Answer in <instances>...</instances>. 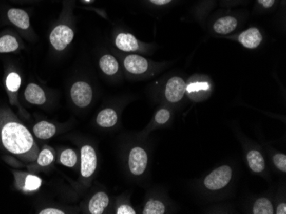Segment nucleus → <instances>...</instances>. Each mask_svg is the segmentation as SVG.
Wrapping results in <instances>:
<instances>
[{"label": "nucleus", "mask_w": 286, "mask_h": 214, "mask_svg": "<svg viewBox=\"0 0 286 214\" xmlns=\"http://www.w3.org/2000/svg\"><path fill=\"white\" fill-rule=\"evenodd\" d=\"M40 214H65V212L62 210L57 209V208H46L39 212Z\"/></svg>", "instance_id": "c756f323"}, {"label": "nucleus", "mask_w": 286, "mask_h": 214, "mask_svg": "<svg viewBox=\"0 0 286 214\" xmlns=\"http://www.w3.org/2000/svg\"><path fill=\"white\" fill-rule=\"evenodd\" d=\"M273 162L277 168L280 171L286 172V156L283 154H277L273 156Z\"/></svg>", "instance_id": "a878e982"}, {"label": "nucleus", "mask_w": 286, "mask_h": 214, "mask_svg": "<svg viewBox=\"0 0 286 214\" xmlns=\"http://www.w3.org/2000/svg\"><path fill=\"white\" fill-rule=\"evenodd\" d=\"M115 44L121 51H135L139 49L138 41L130 33H120L117 36Z\"/></svg>", "instance_id": "ddd939ff"}, {"label": "nucleus", "mask_w": 286, "mask_h": 214, "mask_svg": "<svg viewBox=\"0 0 286 214\" xmlns=\"http://www.w3.org/2000/svg\"><path fill=\"white\" fill-rule=\"evenodd\" d=\"M33 131L36 138L47 140L55 135L57 128L52 123L43 120L37 123L36 125H34Z\"/></svg>", "instance_id": "2eb2a0df"}, {"label": "nucleus", "mask_w": 286, "mask_h": 214, "mask_svg": "<svg viewBox=\"0 0 286 214\" xmlns=\"http://www.w3.org/2000/svg\"><path fill=\"white\" fill-rule=\"evenodd\" d=\"M19 48L16 38L12 35H5L0 38V53H9Z\"/></svg>", "instance_id": "aec40b11"}, {"label": "nucleus", "mask_w": 286, "mask_h": 214, "mask_svg": "<svg viewBox=\"0 0 286 214\" xmlns=\"http://www.w3.org/2000/svg\"><path fill=\"white\" fill-rule=\"evenodd\" d=\"M165 207L163 202L158 200H149L146 203L144 209L142 211L143 214H163L165 213Z\"/></svg>", "instance_id": "5701e85b"}, {"label": "nucleus", "mask_w": 286, "mask_h": 214, "mask_svg": "<svg viewBox=\"0 0 286 214\" xmlns=\"http://www.w3.org/2000/svg\"><path fill=\"white\" fill-rule=\"evenodd\" d=\"M13 175L15 186L23 192L37 191L42 187V179L36 175L18 171H14Z\"/></svg>", "instance_id": "39448f33"}, {"label": "nucleus", "mask_w": 286, "mask_h": 214, "mask_svg": "<svg viewBox=\"0 0 286 214\" xmlns=\"http://www.w3.org/2000/svg\"><path fill=\"white\" fill-rule=\"evenodd\" d=\"M96 121L101 127H112L117 124L118 115L116 111L112 109H106L99 113Z\"/></svg>", "instance_id": "f3484780"}, {"label": "nucleus", "mask_w": 286, "mask_h": 214, "mask_svg": "<svg viewBox=\"0 0 286 214\" xmlns=\"http://www.w3.org/2000/svg\"><path fill=\"white\" fill-rule=\"evenodd\" d=\"M240 43L247 49H255L260 46L262 41V35L257 28H251L242 32L239 35Z\"/></svg>", "instance_id": "9d476101"}, {"label": "nucleus", "mask_w": 286, "mask_h": 214, "mask_svg": "<svg viewBox=\"0 0 286 214\" xmlns=\"http://www.w3.org/2000/svg\"><path fill=\"white\" fill-rule=\"evenodd\" d=\"M209 88V84L206 82H201V83H195L191 84L188 87H186V90L188 92H198V91H204Z\"/></svg>", "instance_id": "cd10ccee"}, {"label": "nucleus", "mask_w": 286, "mask_h": 214, "mask_svg": "<svg viewBox=\"0 0 286 214\" xmlns=\"http://www.w3.org/2000/svg\"><path fill=\"white\" fill-rule=\"evenodd\" d=\"M247 159L249 166L254 173H261L265 169V161L259 151H250Z\"/></svg>", "instance_id": "a211bd4d"}, {"label": "nucleus", "mask_w": 286, "mask_h": 214, "mask_svg": "<svg viewBox=\"0 0 286 214\" xmlns=\"http://www.w3.org/2000/svg\"><path fill=\"white\" fill-rule=\"evenodd\" d=\"M124 67L127 71L134 74H144L148 69V62L147 60L141 56L130 55L124 59Z\"/></svg>", "instance_id": "1a4fd4ad"}, {"label": "nucleus", "mask_w": 286, "mask_h": 214, "mask_svg": "<svg viewBox=\"0 0 286 214\" xmlns=\"http://www.w3.org/2000/svg\"><path fill=\"white\" fill-rule=\"evenodd\" d=\"M170 113L167 110H160L155 115V121L158 124H165L170 120Z\"/></svg>", "instance_id": "bb28decb"}, {"label": "nucleus", "mask_w": 286, "mask_h": 214, "mask_svg": "<svg viewBox=\"0 0 286 214\" xmlns=\"http://www.w3.org/2000/svg\"><path fill=\"white\" fill-rule=\"evenodd\" d=\"M60 161L66 167H74L78 163V156L72 149H65L60 155Z\"/></svg>", "instance_id": "b1692460"}, {"label": "nucleus", "mask_w": 286, "mask_h": 214, "mask_svg": "<svg viewBox=\"0 0 286 214\" xmlns=\"http://www.w3.org/2000/svg\"><path fill=\"white\" fill-rule=\"evenodd\" d=\"M278 214H285L286 213V204L285 203H281L278 205L277 207V212Z\"/></svg>", "instance_id": "2f4dec72"}, {"label": "nucleus", "mask_w": 286, "mask_h": 214, "mask_svg": "<svg viewBox=\"0 0 286 214\" xmlns=\"http://www.w3.org/2000/svg\"><path fill=\"white\" fill-rule=\"evenodd\" d=\"M7 15L10 22L17 28L21 29H28L29 28V16L26 11L20 9H11L9 10Z\"/></svg>", "instance_id": "4468645a"}, {"label": "nucleus", "mask_w": 286, "mask_h": 214, "mask_svg": "<svg viewBox=\"0 0 286 214\" xmlns=\"http://www.w3.org/2000/svg\"><path fill=\"white\" fill-rule=\"evenodd\" d=\"M0 147L25 162L36 161L40 151L31 133L11 110H0Z\"/></svg>", "instance_id": "f257e3e1"}, {"label": "nucleus", "mask_w": 286, "mask_h": 214, "mask_svg": "<svg viewBox=\"0 0 286 214\" xmlns=\"http://www.w3.org/2000/svg\"><path fill=\"white\" fill-rule=\"evenodd\" d=\"M24 97L31 104L42 105L47 102V97L42 87L34 83H31L27 87L24 92Z\"/></svg>", "instance_id": "9b49d317"}, {"label": "nucleus", "mask_w": 286, "mask_h": 214, "mask_svg": "<svg viewBox=\"0 0 286 214\" xmlns=\"http://www.w3.org/2000/svg\"><path fill=\"white\" fill-rule=\"evenodd\" d=\"M147 154L144 148L135 147L129 152V168L133 175L140 176L144 174L147 166Z\"/></svg>", "instance_id": "0eeeda50"}, {"label": "nucleus", "mask_w": 286, "mask_h": 214, "mask_svg": "<svg viewBox=\"0 0 286 214\" xmlns=\"http://www.w3.org/2000/svg\"><path fill=\"white\" fill-rule=\"evenodd\" d=\"M97 168V156L94 148L90 145L81 148V175L84 179L92 177Z\"/></svg>", "instance_id": "20e7f679"}, {"label": "nucleus", "mask_w": 286, "mask_h": 214, "mask_svg": "<svg viewBox=\"0 0 286 214\" xmlns=\"http://www.w3.org/2000/svg\"><path fill=\"white\" fill-rule=\"evenodd\" d=\"M86 1H90V0H86Z\"/></svg>", "instance_id": "72a5a7b5"}, {"label": "nucleus", "mask_w": 286, "mask_h": 214, "mask_svg": "<svg viewBox=\"0 0 286 214\" xmlns=\"http://www.w3.org/2000/svg\"><path fill=\"white\" fill-rule=\"evenodd\" d=\"M21 77L17 73L11 72L6 78V84L9 92L11 93H16L21 87Z\"/></svg>", "instance_id": "393cba45"}, {"label": "nucleus", "mask_w": 286, "mask_h": 214, "mask_svg": "<svg viewBox=\"0 0 286 214\" xmlns=\"http://www.w3.org/2000/svg\"><path fill=\"white\" fill-rule=\"evenodd\" d=\"M260 4L264 6L265 8H270L273 6V4H274V1L275 0H258Z\"/></svg>", "instance_id": "7c9ffc66"}, {"label": "nucleus", "mask_w": 286, "mask_h": 214, "mask_svg": "<svg viewBox=\"0 0 286 214\" xmlns=\"http://www.w3.org/2000/svg\"><path fill=\"white\" fill-rule=\"evenodd\" d=\"M273 205L269 200L266 198H260L254 204L253 213L254 214H273Z\"/></svg>", "instance_id": "412c9836"}, {"label": "nucleus", "mask_w": 286, "mask_h": 214, "mask_svg": "<svg viewBox=\"0 0 286 214\" xmlns=\"http://www.w3.org/2000/svg\"><path fill=\"white\" fill-rule=\"evenodd\" d=\"M185 91L184 80L179 77H173L169 79L165 87V97L170 102H178L183 98Z\"/></svg>", "instance_id": "6e6552de"}, {"label": "nucleus", "mask_w": 286, "mask_h": 214, "mask_svg": "<svg viewBox=\"0 0 286 214\" xmlns=\"http://www.w3.org/2000/svg\"><path fill=\"white\" fill-rule=\"evenodd\" d=\"M70 97L75 106L79 108L88 107L93 98V91L86 82H77L70 90Z\"/></svg>", "instance_id": "7ed1b4c3"}, {"label": "nucleus", "mask_w": 286, "mask_h": 214, "mask_svg": "<svg viewBox=\"0 0 286 214\" xmlns=\"http://www.w3.org/2000/svg\"><path fill=\"white\" fill-rule=\"evenodd\" d=\"M109 197L105 192H98L91 198L88 203V211L91 214L103 213L108 207Z\"/></svg>", "instance_id": "f8f14e48"}, {"label": "nucleus", "mask_w": 286, "mask_h": 214, "mask_svg": "<svg viewBox=\"0 0 286 214\" xmlns=\"http://www.w3.org/2000/svg\"><path fill=\"white\" fill-rule=\"evenodd\" d=\"M150 1L155 4V5H163L170 3L171 0H150Z\"/></svg>", "instance_id": "473e14b6"}, {"label": "nucleus", "mask_w": 286, "mask_h": 214, "mask_svg": "<svg viewBox=\"0 0 286 214\" xmlns=\"http://www.w3.org/2000/svg\"><path fill=\"white\" fill-rule=\"evenodd\" d=\"M55 155L52 148H45L42 151H39L37 156V164L40 166H48L54 161Z\"/></svg>", "instance_id": "4be33fe9"}, {"label": "nucleus", "mask_w": 286, "mask_h": 214, "mask_svg": "<svg viewBox=\"0 0 286 214\" xmlns=\"http://www.w3.org/2000/svg\"><path fill=\"white\" fill-rule=\"evenodd\" d=\"M237 20L232 16H224L214 23V29L219 34H228L237 28Z\"/></svg>", "instance_id": "dca6fc26"}, {"label": "nucleus", "mask_w": 286, "mask_h": 214, "mask_svg": "<svg viewBox=\"0 0 286 214\" xmlns=\"http://www.w3.org/2000/svg\"><path fill=\"white\" fill-rule=\"evenodd\" d=\"M100 67L101 70L107 75H113L119 71V62L114 56L105 55L100 60Z\"/></svg>", "instance_id": "6ab92c4d"}, {"label": "nucleus", "mask_w": 286, "mask_h": 214, "mask_svg": "<svg viewBox=\"0 0 286 214\" xmlns=\"http://www.w3.org/2000/svg\"><path fill=\"white\" fill-rule=\"evenodd\" d=\"M74 38V32L68 26L60 25L52 30L50 35V41L53 48L57 51H63L67 47Z\"/></svg>", "instance_id": "423d86ee"}, {"label": "nucleus", "mask_w": 286, "mask_h": 214, "mask_svg": "<svg viewBox=\"0 0 286 214\" xmlns=\"http://www.w3.org/2000/svg\"><path fill=\"white\" fill-rule=\"evenodd\" d=\"M117 214H135L136 211L132 208L129 205H121L120 207L117 209Z\"/></svg>", "instance_id": "c85d7f7f"}, {"label": "nucleus", "mask_w": 286, "mask_h": 214, "mask_svg": "<svg viewBox=\"0 0 286 214\" xmlns=\"http://www.w3.org/2000/svg\"><path fill=\"white\" fill-rule=\"evenodd\" d=\"M232 178V169L229 166H219L206 177L204 184L210 190H219L229 184Z\"/></svg>", "instance_id": "f03ea898"}]
</instances>
